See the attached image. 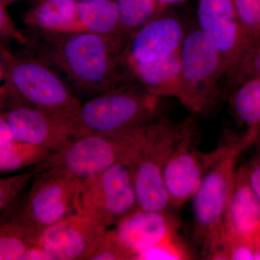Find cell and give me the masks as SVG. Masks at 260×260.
<instances>
[{"label":"cell","instance_id":"1","mask_svg":"<svg viewBox=\"0 0 260 260\" xmlns=\"http://www.w3.org/2000/svg\"><path fill=\"white\" fill-rule=\"evenodd\" d=\"M25 47L30 55L55 70L75 95L95 96L135 80L123 58L121 36L87 32H37Z\"/></svg>","mask_w":260,"mask_h":260},{"label":"cell","instance_id":"2","mask_svg":"<svg viewBox=\"0 0 260 260\" xmlns=\"http://www.w3.org/2000/svg\"><path fill=\"white\" fill-rule=\"evenodd\" d=\"M259 137L245 133L233 140L226 153L205 175L193 200L194 231L207 259H225L224 219L234 187L237 161Z\"/></svg>","mask_w":260,"mask_h":260},{"label":"cell","instance_id":"3","mask_svg":"<svg viewBox=\"0 0 260 260\" xmlns=\"http://www.w3.org/2000/svg\"><path fill=\"white\" fill-rule=\"evenodd\" d=\"M161 99L135 80L82 102L74 119L75 138L89 134H118L158 120Z\"/></svg>","mask_w":260,"mask_h":260},{"label":"cell","instance_id":"4","mask_svg":"<svg viewBox=\"0 0 260 260\" xmlns=\"http://www.w3.org/2000/svg\"><path fill=\"white\" fill-rule=\"evenodd\" d=\"M153 123L124 133L76 137L37 167L39 172L59 168L84 180L116 164H134L148 143Z\"/></svg>","mask_w":260,"mask_h":260},{"label":"cell","instance_id":"5","mask_svg":"<svg viewBox=\"0 0 260 260\" xmlns=\"http://www.w3.org/2000/svg\"><path fill=\"white\" fill-rule=\"evenodd\" d=\"M4 83L19 102L74 121L82 102L60 75L30 54L18 55L3 47Z\"/></svg>","mask_w":260,"mask_h":260},{"label":"cell","instance_id":"6","mask_svg":"<svg viewBox=\"0 0 260 260\" xmlns=\"http://www.w3.org/2000/svg\"><path fill=\"white\" fill-rule=\"evenodd\" d=\"M82 181L59 168L41 171L8 214L25 226L42 232L77 213Z\"/></svg>","mask_w":260,"mask_h":260},{"label":"cell","instance_id":"7","mask_svg":"<svg viewBox=\"0 0 260 260\" xmlns=\"http://www.w3.org/2000/svg\"><path fill=\"white\" fill-rule=\"evenodd\" d=\"M183 100L195 114L208 112L218 96L227 69L219 51L199 28L186 32L180 49Z\"/></svg>","mask_w":260,"mask_h":260},{"label":"cell","instance_id":"8","mask_svg":"<svg viewBox=\"0 0 260 260\" xmlns=\"http://www.w3.org/2000/svg\"><path fill=\"white\" fill-rule=\"evenodd\" d=\"M184 122L164 119L154 121L148 143L133 164V182L138 209L165 211L171 208L164 184V171Z\"/></svg>","mask_w":260,"mask_h":260},{"label":"cell","instance_id":"9","mask_svg":"<svg viewBox=\"0 0 260 260\" xmlns=\"http://www.w3.org/2000/svg\"><path fill=\"white\" fill-rule=\"evenodd\" d=\"M133 164H116L82 181L77 213L93 215L110 229L138 209Z\"/></svg>","mask_w":260,"mask_h":260},{"label":"cell","instance_id":"10","mask_svg":"<svg viewBox=\"0 0 260 260\" xmlns=\"http://www.w3.org/2000/svg\"><path fill=\"white\" fill-rule=\"evenodd\" d=\"M198 133L191 120L184 128L164 171V184L171 207L179 208L191 200L205 175L223 157L231 143L204 152L198 146Z\"/></svg>","mask_w":260,"mask_h":260},{"label":"cell","instance_id":"11","mask_svg":"<svg viewBox=\"0 0 260 260\" xmlns=\"http://www.w3.org/2000/svg\"><path fill=\"white\" fill-rule=\"evenodd\" d=\"M16 142L59 151L75 138L74 121L13 99L2 110Z\"/></svg>","mask_w":260,"mask_h":260},{"label":"cell","instance_id":"12","mask_svg":"<svg viewBox=\"0 0 260 260\" xmlns=\"http://www.w3.org/2000/svg\"><path fill=\"white\" fill-rule=\"evenodd\" d=\"M108 229L93 215L76 213L41 232L36 246L51 260H89Z\"/></svg>","mask_w":260,"mask_h":260},{"label":"cell","instance_id":"13","mask_svg":"<svg viewBox=\"0 0 260 260\" xmlns=\"http://www.w3.org/2000/svg\"><path fill=\"white\" fill-rule=\"evenodd\" d=\"M198 18L200 30L220 53L231 78L254 42L238 21L234 0H199Z\"/></svg>","mask_w":260,"mask_h":260},{"label":"cell","instance_id":"14","mask_svg":"<svg viewBox=\"0 0 260 260\" xmlns=\"http://www.w3.org/2000/svg\"><path fill=\"white\" fill-rule=\"evenodd\" d=\"M186 32L182 23L169 16L155 17L132 34L123 58L126 66L160 60L180 50Z\"/></svg>","mask_w":260,"mask_h":260},{"label":"cell","instance_id":"15","mask_svg":"<svg viewBox=\"0 0 260 260\" xmlns=\"http://www.w3.org/2000/svg\"><path fill=\"white\" fill-rule=\"evenodd\" d=\"M225 244L242 242L260 254V204L251 189L246 165L237 169L234 187L224 219Z\"/></svg>","mask_w":260,"mask_h":260},{"label":"cell","instance_id":"16","mask_svg":"<svg viewBox=\"0 0 260 260\" xmlns=\"http://www.w3.org/2000/svg\"><path fill=\"white\" fill-rule=\"evenodd\" d=\"M180 226V219L169 210L148 211L138 208L116 224L114 229L137 258L140 251L179 235Z\"/></svg>","mask_w":260,"mask_h":260},{"label":"cell","instance_id":"17","mask_svg":"<svg viewBox=\"0 0 260 260\" xmlns=\"http://www.w3.org/2000/svg\"><path fill=\"white\" fill-rule=\"evenodd\" d=\"M126 67L133 79L150 93L160 99L174 98L182 102L180 50L149 64Z\"/></svg>","mask_w":260,"mask_h":260},{"label":"cell","instance_id":"18","mask_svg":"<svg viewBox=\"0 0 260 260\" xmlns=\"http://www.w3.org/2000/svg\"><path fill=\"white\" fill-rule=\"evenodd\" d=\"M34 6L25 13L28 28L42 34L76 32L77 0H34Z\"/></svg>","mask_w":260,"mask_h":260},{"label":"cell","instance_id":"19","mask_svg":"<svg viewBox=\"0 0 260 260\" xmlns=\"http://www.w3.org/2000/svg\"><path fill=\"white\" fill-rule=\"evenodd\" d=\"M76 32L121 36L120 18L116 0L78 2Z\"/></svg>","mask_w":260,"mask_h":260},{"label":"cell","instance_id":"20","mask_svg":"<svg viewBox=\"0 0 260 260\" xmlns=\"http://www.w3.org/2000/svg\"><path fill=\"white\" fill-rule=\"evenodd\" d=\"M39 234L5 213L0 218V260H23L37 244Z\"/></svg>","mask_w":260,"mask_h":260},{"label":"cell","instance_id":"21","mask_svg":"<svg viewBox=\"0 0 260 260\" xmlns=\"http://www.w3.org/2000/svg\"><path fill=\"white\" fill-rule=\"evenodd\" d=\"M232 108L246 133L259 136L260 79L251 78L238 84L232 97Z\"/></svg>","mask_w":260,"mask_h":260},{"label":"cell","instance_id":"22","mask_svg":"<svg viewBox=\"0 0 260 260\" xmlns=\"http://www.w3.org/2000/svg\"><path fill=\"white\" fill-rule=\"evenodd\" d=\"M51 153L47 149L16 141L0 147V176L28 170L45 160Z\"/></svg>","mask_w":260,"mask_h":260},{"label":"cell","instance_id":"23","mask_svg":"<svg viewBox=\"0 0 260 260\" xmlns=\"http://www.w3.org/2000/svg\"><path fill=\"white\" fill-rule=\"evenodd\" d=\"M120 18V34L127 39L142 25L160 15L156 0H116Z\"/></svg>","mask_w":260,"mask_h":260},{"label":"cell","instance_id":"24","mask_svg":"<svg viewBox=\"0 0 260 260\" xmlns=\"http://www.w3.org/2000/svg\"><path fill=\"white\" fill-rule=\"evenodd\" d=\"M39 172L37 166L14 175L0 176V218L15 204Z\"/></svg>","mask_w":260,"mask_h":260},{"label":"cell","instance_id":"25","mask_svg":"<svg viewBox=\"0 0 260 260\" xmlns=\"http://www.w3.org/2000/svg\"><path fill=\"white\" fill-rule=\"evenodd\" d=\"M191 251L179 235L164 239L151 247L140 251L136 259L181 260L191 259Z\"/></svg>","mask_w":260,"mask_h":260},{"label":"cell","instance_id":"26","mask_svg":"<svg viewBox=\"0 0 260 260\" xmlns=\"http://www.w3.org/2000/svg\"><path fill=\"white\" fill-rule=\"evenodd\" d=\"M136 255L122 242L115 229H109L89 260H129Z\"/></svg>","mask_w":260,"mask_h":260},{"label":"cell","instance_id":"27","mask_svg":"<svg viewBox=\"0 0 260 260\" xmlns=\"http://www.w3.org/2000/svg\"><path fill=\"white\" fill-rule=\"evenodd\" d=\"M237 20L246 37L260 39V0H234Z\"/></svg>","mask_w":260,"mask_h":260},{"label":"cell","instance_id":"28","mask_svg":"<svg viewBox=\"0 0 260 260\" xmlns=\"http://www.w3.org/2000/svg\"><path fill=\"white\" fill-rule=\"evenodd\" d=\"M231 78L238 84L251 78L260 79V39L251 43Z\"/></svg>","mask_w":260,"mask_h":260},{"label":"cell","instance_id":"29","mask_svg":"<svg viewBox=\"0 0 260 260\" xmlns=\"http://www.w3.org/2000/svg\"><path fill=\"white\" fill-rule=\"evenodd\" d=\"M2 39H11L24 46H26L30 41L18 30L7 10L6 5L0 1V40Z\"/></svg>","mask_w":260,"mask_h":260},{"label":"cell","instance_id":"30","mask_svg":"<svg viewBox=\"0 0 260 260\" xmlns=\"http://www.w3.org/2000/svg\"><path fill=\"white\" fill-rule=\"evenodd\" d=\"M248 180L260 204V154L246 165Z\"/></svg>","mask_w":260,"mask_h":260},{"label":"cell","instance_id":"31","mask_svg":"<svg viewBox=\"0 0 260 260\" xmlns=\"http://www.w3.org/2000/svg\"><path fill=\"white\" fill-rule=\"evenodd\" d=\"M15 142V140L5 119L4 114L0 111V147L13 144Z\"/></svg>","mask_w":260,"mask_h":260},{"label":"cell","instance_id":"32","mask_svg":"<svg viewBox=\"0 0 260 260\" xmlns=\"http://www.w3.org/2000/svg\"><path fill=\"white\" fill-rule=\"evenodd\" d=\"M30 259L51 260L49 254L40 248L37 247V246L30 248L29 250L27 251L23 258V260Z\"/></svg>","mask_w":260,"mask_h":260},{"label":"cell","instance_id":"33","mask_svg":"<svg viewBox=\"0 0 260 260\" xmlns=\"http://www.w3.org/2000/svg\"><path fill=\"white\" fill-rule=\"evenodd\" d=\"M13 99L9 88L5 83L0 86V111L4 109Z\"/></svg>","mask_w":260,"mask_h":260},{"label":"cell","instance_id":"34","mask_svg":"<svg viewBox=\"0 0 260 260\" xmlns=\"http://www.w3.org/2000/svg\"><path fill=\"white\" fill-rule=\"evenodd\" d=\"M187 1L188 0H156V3L158 5L159 13L162 15L169 7L181 4Z\"/></svg>","mask_w":260,"mask_h":260},{"label":"cell","instance_id":"35","mask_svg":"<svg viewBox=\"0 0 260 260\" xmlns=\"http://www.w3.org/2000/svg\"><path fill=\"white\" fill-rule=\"evenodd\" d=\"M3 46L0 44V86L4 83L5 79V65L3 57Z\"/></svg>","mask_w":260,"mask_h":260},{"label":"cell","instance_id":"36","mask_svg":"<svg viewBox=\"0 0 260 260\" xmlns=\"http://www.w3.org/2000/svg\"><path fill=\"white\" fill-rule=\"evenodd\" d=\"M3 4L6 5L7 7L8 5L13 4V3H16V2L20 1V0H0Z\"/></svg>","mask_w":260,"mask_h":260},{"label":"cell","instance_id":"37","mask_svg":"<svg viewBox=\"0 0 260 260\" xmlns=\"http://www.w3.org/2000/svg\"><path fill=\"white\" fill-rule=\"evenodd\" d=\"M78 2H86V1H90V0H77Z\"/></svg>","mask_w":260,"mask_h":260}]
</instances>
